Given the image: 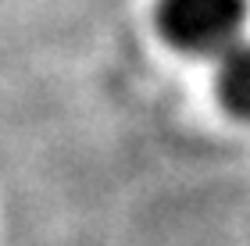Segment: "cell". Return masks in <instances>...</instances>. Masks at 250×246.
Segmentation results:
<instances>
[{"instance_id": "cell-1", "label": "cell", "mask_w": 250, "mask_h": 246, "mask_svg": "<svg viewBox=\"0 0 250 246\" xmlns=\"http://www.w3.org/2000/svg\"><path fill=\"white\" fill-rule=\"evenodd\" d=\"M247 0H157V25L183 54L218 57L243 39Z\"/></svg>"}, {"instance_id": "cell-2", "label": "cell", "mask_w": 250, "mask_h": 246, "mask_svg": "<svg viewBox=\"0 0 250 246\" xmlns=\"http://www.w3.org/2000/svg\"><path fill=\"white\" fill-rule=\"evenodd\" d=\"M214 86L232 114L250 118V39H236L229 50L218 54Z\"/></svg>"}]
</instances>
